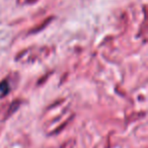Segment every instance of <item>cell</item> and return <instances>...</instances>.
I'll use <instances>...</instances> for the list:
<instances>
[{"label": "cell", "instance_id": "obj_1", "mask_svg": "<svg viewBox=\"0 0 148 148\" xmlns=\"http://www.w3.org/2000/svg\"><path fill=\"white\" fill-rule=\"evenodd\" d=\"M9 92V85L7 81L0 82V97H5Z\"/></svg>", "mask_w": 148, "mask_h": 148}]
</instances>
